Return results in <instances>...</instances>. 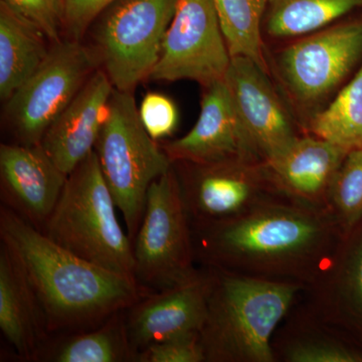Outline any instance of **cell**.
I'll list each match as a JSON object with an SVG mask.
<instances>
[{"instance_id": "603a6c76", "label": "cell", "mask_w": 362, "mask_h": 362, "mask_svg": "<svg viewBox=\"0 0 362 362\" xmlns=\"http://www.w3.org/2000/svg\"><path fill=\"white\" fill-rule=\"evenodd\" d=\"M357 8H362V0H268L266 30L277 39L305 37Z\"/></svg>"}, {"instance_id": "4fadbf2b", "label": "cell", "mask_w": 362, "mask_h": 362, "mask_svg": "<svg viewBox=\"0 0 362 362\" xmlns=\"http://www.w3.org/2000/svg\"><path fill=\"white\" fill-rule=\"evenodd\" d=\"M161 147L173 163L265 162L243 127L223 80L206 87L201 113L189 132Z\"/></svg>"}, {"instance_id": "277c9868", "label": "cell", "mask_w": 362, "mask_h": 362, "mask_svg": "<svg viewBox=\"0 0 362 362\" xmlns=\"http://www.w3.org/2000/svg\"><path fill=\"white\" fill-rule=\"evenodd\" d=\"M117 209L94 150L68 175L42 233L76 256L135 280L132 240Z\"/></svg>"}, {"instance_id": "9c48e42d", "label": "cell", "mask_w": 362, "mask_h": 362, "mask_svg": "<svg viewBox=\"0 0 362 362\" xmlns=\"http://www.w3.org/2000/svg\"><path fill=\"white\" fill-rule=\"evenodd\" d=\"M230 61L213 0H177L150 78L192 80L206 88L225 78Z\"/></svg>"}, {"instance_id": "ffe728a7", "label": "cell", "mask_w": 362, "mask_h": 362, "mask_svg": "<svg viewBox=\"0 0 362 362\" xmlns=\"http://www.w3.org/2000/svg\"><path fill=\"white\" fill-rule=\"evenodd\" d=\"M45 33L0 2V98L6 102L44 63Z\"/></svg>"}, {"instance_id": "30bf717a", "label": "cell", "mask_w": 362, "mask_h": 362, "mask_svg": "<svg viewBox=\"0 0 362 362\" xmlns=\"http://www.w3.org/2000/svg\"><path fill=\"white\" fill-rule=\"evenodd\" d=\"M362 58V21L332 25L286 47L281 77L295 101L310 109L337 90Z\"/></svg>"}, {"instance_id": "f1b7e54d", "label": "cell", "mask_w": 362, "mask_h": 362, "mask_svg": "<svg viewBox=\"0 0 362 362\" xmlns=\"http://www.w3.org/2000/svg\"><path fill=\"white\" fill-rule=\"evenodd\" d=\"M143 127L154 140L173 134L178 123V111L175 102L159 93H148L138 108Z\"/></svg>"}, {"instance_id": "83f0119b", "label": "cell", "mask_w": 362, "mask_h": 362, "mask_svg": "<svg viewBox=\"0 0 362 362\" xmlns=\"http://www.w3.org/2000/svg\"><path fill=\"white\" fill-rule=\"evenodd\" d=\"M134 362H206L199 332L162 340L145 347Z\"/></svg>"}, {"instance_id": "7402d4cb", "label": "cell", "mask_w": 362, "mask_h": 362, "mask_svg": "<svg viewBox=\"0 0 362 362\" xmlns=\"http://www.w3.org/2000/svg\"><path fill=\"white\" fill-rule=\"evenodd\" d=\"M290 323L273 343L276 361L286 362H362V350L335 334V328L306 313Z\"/></svg>"}, {"instance_id": "d6986e66", "label": "cell", "mask_w": 362, "mask_h": 362, "mask_svg": "<svg viewBox=\"0 0 362 362\" xmlns=\"http://www.w3.org/2000/svg\"><path fill=\"white\" fill-rule=\"evenodd\" d=\"M0 330L18 358L37 361L51 339L44 316L11 252L0 247Z\"/></svg>"}, {"instance_id": "7a4b0ae2", "label": "cell", "mask_w": 362, "mask_h": 362, "mask_svg": "<svg viewBox=\"0 0 362 362\" xmlns=\"http://www.w3.org/2000/svg\"><path fill=\"white\" fill-rule=\"evenodd\" d=\"M0 240L25 274L51 338L97 327L151 293L66 251L4 206Z\"/></svg>"}, {"instance_id": "d4e9b609", "label": "cell", "mask_w": 362, "mask_h": 362, "mask_svg": "<svg viewBox=\"0 0 362 362\" xmlns=\"http://www.w3.org/2000/svg\"><path fill=\"white\" fill-rule=\"evenodd\" d=\"M230 57H246L268 71L262 26L268 0H213Z\"/></svg>"}, {"instance_id": "9a60e30c", "label": "cell", "mask_w": 362, "mask_h": 362, "mask_svg": "<svg viewBox=\"0 0 362 362\" xmlns=\"http://www.w3.org/2000/svg\"><path fill=\"white\" fill-rule=\"evenodd\" d=\"M66 178L40 144L0 146L2 206L40 232L58 204Z\"/></svg>"}, {"instance_id": "44dd1931", "label": "cell", "mask_w": 362, "mask_h": 362, "mask_svg": "<svg viewBox=\"0 0 362 362\" xmlns=\"http://www.w3.org/2000/svg\"><path fill=\"white\" fill-rule=\"evenodd\" d=\"M126 310L117 312L92 329L49 339L37 361L126 362L135 361L126 327Z\"/></svg>"}, {"instance_id": "5bb4252c", "label": "cell", "mask_w": 362, "mask_h": 362, "mask_svg": "<svg viewBox=\"0 0 362 362\" xmlns=\"http://www.w3.org/2000/svg\"><path fill=\"white\" fill-rule=\"evenodd\" d=\"M211 284V272L204 267L192 280L148 293L126 309V327L135 356L153 343L201 332Z\"/></svg>"}, {"instance_id": "484cf974", "label": "cell", "mask_w": 362, "mask_h": 362, "mask_svg": "<svg viewBox=\"0 0 362 362\" xmlns=\"http://www.w3.org/2000/svg\"><path fill=\"white\" fill-rule=\"evenodd\" d=\"M329 209L344 235L362 220V149L349 151L338 169L331 187Z\"/></svg>"}, {"instance_id": "f546056e", "label": "cell", "mask_w": 362, "mask_h": 362, "mask_svg": "<svg viewBox=\"0 0 362 362\" xmlns=\"http://www.w3.org/2000/svg\"><path fill=\"white\" fill-rule=\"evenodd\" d=\"M117 0H66L65 33L82 40L90 25Z\"/></svg>"}, {"instance_id": "8fae6325", "label": "cell", "mask_w": 362, "mask_h": 362, "mask_svg": "<svg viewBox=\"0 0 362 362\" xmlns=\"http://www.w3.org/2000/svg\"><path fill=\"white\" fill-rule=\"evenodd\" d=\"M176 163L185 168L182 175L175 173L192 226L233 220L280 194L272 183L266 162Z\"/></svg>"}, {"instance_id": "6da1fadb", "label": "cell", "mask_w": 362, "mask_h": 362, "mask_svg": "<svg viewBox=\"0 0 362 362\" xmlns=\"http://www.w3.org/2000/svg\"><path fill=\"white\" fill-rule=\"evenodd\" d=\"M204 267L311 287L327 270L341 226L329 211L278 194L233 220L192 226Z\"/></svg>"}, {"instance_id": "ac0fdd59", "label": "cell", "mask_w": 362, "mask_h": 362, "mask_svg": "<svg viewBox=\"0 0 362 362\" xmlns=\"http://www.w3.org/2000/svg\"><path fill=\"white\" fill-rule=\"evenodd\" d=\"M113 90L106 73L95 71L42 137V148L66 175L94 151Z\"/></svg>"}, {"instance_id": "cb8c5ba5", "label": "cell", "mask_w": 362, "mask_h": 362, "mask_svg": "<svg viewBox=\"0 0 362 362\" xmlns=\"http://www.w3.org/2000/svg\"><path fill=\"white\" fill-rule=\"evenodd\" d=\"M308 129L346 152L362 149V64L334 99L311 117Z\"/></svg>"}, {"instance_id": "2e32d148", "label": "cell", "mask_w": 362, "mask_h": 362, "mask_svg": "<svg viewBox=\"0 0 362 362\" xmlns=\"http://www.w3.org/2000/svg\"><path fill=\"white\" fill-rule=\"evenodd\" d=\"M309 292L304 313L362 338V220L343 235L337 252Z\"/></svg>"}, {"instance_id": "52a82bcc", "label": "cell", "mask_w": 362, "mask_h": 362, "mask_svg": "<svg viewBox=\"0 0 362 362\" xmlns=\"http://www.w3.org/2000/svg\"><path fill=\"white\" fill-rule=\"evenodd\" d=\"M176 2L117 0L97 18L93 51L115 89L133 92L136 86L150 78L175 16Z\"/></svg>"}, {"instance_id": "7c38bea8", "label": "cell", "mask_w": 362, "mask_h": 362, "mask_svg": "<svg viewBox=\"0 0 362 362\" xmlns=\"http://www.w3.org/2000/svg\"><path fill=\"white\" fill-rule=\"evenodd\" d=\"M223 81L240 123L264 161L280 156L299 137L268 71L258 64L233 57Z\"/></svg>"}, {"instance_id": "e0dca14e", "label": "cell", "mask_w": 362, "mask_h": 362, "mask_svg": "<svg viewBox=\"0 0 362 362\" xmlns=\"http://www.w3.org/2000/svg\"><path fill=\"white\" fill-rule=\"evenodd\" d=\"M347 153L317 136H299L266 165L279 194L305 206L330 211L331 187Z\"/></svg>"}, {"instance_id": "4316f807", "label": "cell", "mask_w": 362, "mask_h": 362, "mask_svg": "<svg viewBox=\"0 0 362 362\" xmlns=\"http://www.w3.org/2000/svg\"><path fill=\"white\" fill-rule=\"evenodd\" d=\"M56 44L65 33L66 0H2Z\"/></svg>"}, {"instance_id": "ba28073f", "label": "cell", "mask_w": 362, "mask_h": 362, "mask_svg": "<svg viewBox=\"0 0 362 362\" xmlns=\"http://www.w3.org/2000/svg\"><path fill=\"white\" fill-rule=\"evenodd\" d=\"M100 65L81 40H59L35 73L6 102V116L16 142L37 145Z\"/></svg>"}, {"instance_id": "5b68a950", "label": "cell", "mask_w": 362, "mask_h": 362, "mask_svg": "<svg viewBox=\"0 0 362 362\" xmlns=\"http://www.w3.org/2000/svg\"><path fill=\"white\" fill-rule=\"evenodd\" d=\"M94 150L133 240L144 216L149 187L173 166L161 145L143 127L133 92L114 88Z\"/></svg>"}, {"instance_id": "8992f818", "label": "cell", "mask_w": 362, "mask_h": 362, "mask_svg": "<svg viewBox=\"0 0 362 362\" xmlns=\"http://www.w3.org/2000/svg\"><path fill=\"white\" fill-rule=\"evenodd\" d=\"M133 243L134 278L149 292L183 284L199 273L175 168L154 181Z\"/></svg>"}, {"instance_id": "3957f363", "label": "cell", "mask_w": 362, "mask_h": 362, "mask_svg": "<svg viewBox=\"0 0 362 362\" xmlns=\"http://www.w3.org/2000/svg\"><path fill=\"white\" fill-rule=\"evenodd\" d=\"M206 268L211 284L199 332L206 362L276 361V331L306 288Z\"/></svg>"}]
</instances>
